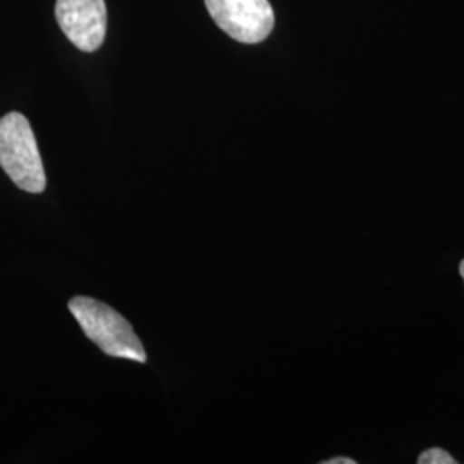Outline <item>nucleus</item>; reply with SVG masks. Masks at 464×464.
I'll return each mask as SVG.
<instances>
[{"instance_id":"nucleus-1","label":"nucleus","mask_w":464,"mask_h":464,"mask_svg":"<svg viewBox=\"0 0 464 464\" xmlns=\"http://www.w3.org/2000/svg\"><path fill=\"white\" fill-rule=\"evenodd\" d=\"M69 310L78 320L84 335L105 354L136 363L147 362L145 348L134 334L131 324L119 315L112 306L97 299L76 296L69 301Z\"/></svg>"},{"instance_id":"nucleus-2","label":"nucleus","mask_w":464,"mask_h":464,"mask_svg":"<svg viewBox=\"0 0 464 464\" xmlns=\"http://www.w3.org/2000/svg\"><path fill=\"white\" fill-rule=\"evenodd\" d=\"M0 167L23 191L42 193L47 186L34 130L19 112L0 119Z\"/></svg>"},{"instance_id":"nucleus-3","label":"nucleus","mask_w":464,"mask_h":464,"mask_svg":"<svg viewBox=\"0 0 464 464\" xmlns=\"http://www.w3.org/2000/svg\"><path fill=\"white\" fill-rule=\"evenodd\" d=\"M217 26L241 44H262L276 24L268 0H205Z\"/></svg>"},{"instance_id":"nucleus-4","label":"nucleus","mask_w":464,"mask_h":464,"mask_svg":"<svg viewBox=\"0 0 464 464\" xmlns=\"http://www.w3.org/2000/svg\"><path fill=\"white\" fill-rule=\"evenodd\" d=\"M55 17L76 49L95 52L102 47L107 34L105 0H57Z\"/></svg>"},{"instance_id":"nucleus-5","label":"nucleus","mask_w":464,"mask_h":464,"mask_svg":"<svg viewBox=\"0 0 464 464\" xmlns=\"http://www.w3.org/2000/svg\"><path fill=\"white\" fill-rule=\"evenodd\" d=\"M458 461L444 449L431 448L418 456V464H456Z\"/></svg>"},{"instance_id":"nucleus-6","label":"nucleus","mask_w":464,"mask_h":464,"mask_svg":"<svg viewBox=\"0 0 464 464\" xmlns=\"http://www.w3.org/2000/svg\"><path fill=\"white\" fill-rule=\"evenodd\" d=\"M322 464H356V461L351 458H332L327 461H322Z\"/></svg>"},{"instance_id":"nucleus-7","label":"nucleus","mask_w":464,"mask_h":464,"mask_svg":"<svg viewBox=\"0 0 464 464\" xmlns=\"http://www.w3.org/2000/svg\"><path fill=\"white\" fill-rule=\"evenodd\" d=\"M459 274H461V277H463L464 281V260L459 264Z\"/></svg>"}]
</instances>
